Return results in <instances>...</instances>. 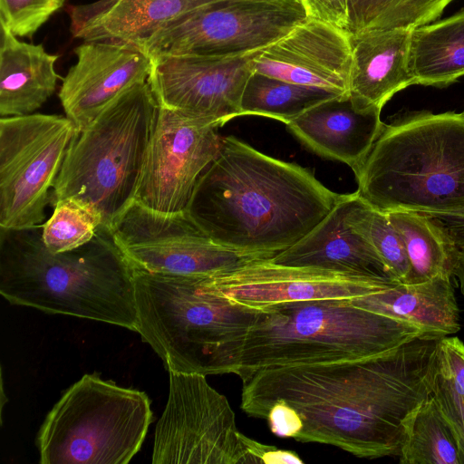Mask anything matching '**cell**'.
<instances>
[{
  "mask_svg": "<svg viewBox=\"0 0 464 464\" xmlns=\"http://www.w3.org/2000/svg\"><path fill=\"white\" fill-rule=\"evenodd\" d=\"M437 342L417 338L367 359L262 369L241 380L240 407L266 419L283 400L303 421L297 441L359 458L399 457L408 419L431 392Z\"/></svg>",
  "mask_w": 464,
  "mask_h": 464,
  "instance_id": "cell-1",
  "label": "cell"
},
{
  "mask_svg": "<svg viewBox=\"0 0 464 464\" xmlns=\"http://www.w3.org/2000/svg\"><path fill=\"white\" fill-rule=\"evenodd\" d=\"M342 195L306 169L227 136L186 210L216 243L274 257L317 226Z\"/></svg>",
  "mask_w": 464,
  "mask_h": 464,
  "instance_id": "cell-2",
  "label": "cell"
},
{
  "mask_svg": "<svg viewBox=\"0 0 464 464\" xmlns=\"http://www.w3.org/2000/svg\"><path fill=\"white\" fill-rule=\"evenodd\" d=\"M42 225L0 227V294L47 314L90 319L137 332L134 266L99 228L87 244L53 253Z\"/></svg>",
  "mask_w": 464,
  "mask_h": 464,
  "instance_id": "cell-3",
  "label": "cell"
},
{
  "mask_svg": "<svg viewBox=\"0 0 464 464\" xmlns=\"http://www.w3.org/2000/svg\"><path fill=\"white\" fill-rule=\"evenodd\" d=\"M353 170L356 192L379 211L464 213V111H419L384 124Z\"/></svg>",
  "mask_w": 464,
  "mask_h": 464,
  "instance_id": "cell-4",
  "label": "cell"
},
{
  "mask_svg": "<svg viewBox=\"0 0 464 464\" xmlns=\"http://www.w3.org/2000/svg\"><path fill=\"white\" fill-rule=\"evenodd\" d=\"M202 276L134 266L137 333L169 372L236 374L245 338L259 310L217 295Z\"/></svg>",
  "mask_w": 464,
  "mask_h": 464,
  "instance_id": "cell-5",
  "label": "cell"
},
{
  "mask_svg": "<svg viewBox=\"0 0 464 464\" xmlns=\"http://www.w3.org/2000/svg\"><path fill=\"white\" fill-rule=\"evenodd\" d=\"M351 300L299 301L258 309L236 374L242 380L266 368L367 359L427 339L415 325L358 307Z\"/></svg>",
  "mask_w": 464,
  "mask_h": 464,
  "instance_id": "cell-6",
  "label": "cell"
},
{
  "mask_svg": "<svg viewBox=\"0 0 464 464\" xmlns=\"http://www.w3.org/2000/svg\"><path fill=\"white\" fill-rule=\"evenodd\" d=\"M159 104L148 82L112 101L72 140L53 186L54 202L95 209L111 233L135 201Z\"/></svg>",
  "mask_w": 464,
  "mask_h": 464,
  "instance_id": "cell-7",
  "label": "cell"
},
{
  "mask_svg": "<svg viewBox=\"0 0 464 464\" xmlns=\"http://www.w3.org/2000/svg\"><path fill=\"white\" fill-rule=\"evenodd\" d=\"M153 414L140 391L84 374L47 414L37 435L41 464H127Z\"/></svg>",
  "mask_w": 464,
  "mask_h": 464,
  "instance_id": "cell-8",
  "label": "cell"
},
{
  "mask_svg": "<svg viewBox=\"0 0 464 464\" xmlns=\"http://www.w3.org/2000/svg\"><path fill=\"white\" fill-rule=\"evenodd\" d=\"M66 116L0 119V227L40 225L68 150L79 134Z\"/></svg>",
  "mask_w": 464,
  "mask_h": 464,
  "instance_id": "cell-9",
  "label": "cell"
},
{
  "mask_svg": "<svg viewBox=\"0 0 464 464\" xmlns=\"http://www.w3.org/2000/svg\"><path fill=\"white\" fill-rule=\"evenodd\" d=\"M300 0H218L140 44L150 58L234 55L262 50L308 19Z\"/></svg>",
  "mask_w": 464,
  "mask_h": 464,
  "instance_id": "cell-10",
  "label": "cell"
},
{
  "mask_svg": "<svg viewBox=\"0 0 464 464\" xmlns=\"http://www.w3.org/2000/svg\"><path fill=\"white\" fill-rule=\"evenodd\" d=\"M169 372V397L156 425L152 463H247L227 398L208 383L206 375Z\"/></svg>",
  "mask_w": 464,
  "mask_h": 464,
  "instance_id": "cell-11",
  "label": "cell"
},
{
  "mask_svg": "<svg viewBox=\"0 0 464 464\" xmlns=\"http://www.w3.org/2000/svg\"><path fill=\"white\" fill-rule=\"evenodd\" d=\"M110 234L135 267L151 273L211 276L255 260L272 258L216 243L186 209L159 212L135 201Z\"/></svg>",
  "mask_w": 464,
  "mask_h": 464,
  "instance_id": "cell-12",
  "label": "cell"
},
{
  "mask_svg": "<svg viewBox=\"0 0 464 464\" xmlns=\"http://www.w3.org/2000/svg\"><path fill=\"white\" fill-rule=\"evenodd\" d=\"M213 121L159 106L135 202L159 212L185 210L222 141Z\"/></svg>",
  "mask_w": 464,
  "mask_h": 464,
  "instance_id": "cell-13",
  "label": "cell"
},
{
  "mask_svg": "<svg viewBox=\"0 0 464 464\" xmlns=\"http://www.w3.org/2000/svg\"><path fill=\"white\" fill-rule=\"evenodd\" d=\"M260 51L154 57L147 82L159 106L222 126L240 116L241 97Z\"/></svg>",
  "mask_w": 464,
  "mask_h": 464,
  "instance_id": "cell-14",
  "label": "cell"
},
{
  "mask_svg": "<svg viewBox=\"0 0 464 464\" xmlns=\"http://www.w3.org/2000/svg\"><path fill=\"white\" fill-rule=\"evenodd\" d=\"M202 278L205 285L217 295L254 309L299 301L351 300L400 283L312 267L281 266L270 258Z\"/></svg>",
  "mask_w": 464,
  "mask_h": 464,
  "instance_id": "cell-15",
  "label": "cell"
},
{
  "mask_svg": "<svg viewBox=\"0 0 464 464\" xmlns=\"http://www.w3.org/2000/svg\"><path fill=\"white\" fill-rule=\"evenodd\" d=\"M59 92L65 116L79 131L118 96L147 82L152 62L140 47L121 42H83Z\"/></svg>",
  "mask_w": 464,
  "mask_h": 464,
  "instance_id": "cell-16",
  "label": "cell"
},
{
  "mask_svg": "<svg viewBox=\"0 0 464 464\" xmlns=\"http://www.w3.org/2000/svg\"><path fill=\"white\" fill-rule=\"evenodd\" d=\"M352 63L350 34L308 18L261 50L254 72L287 82L348 93Z\"/></svg>",
  "mask_w": 464,
  "mask_h": 464,
  "instance_id": "cell-17",
  "label": "cell"
},
{
  "mask_svg": "<svg viewBox=\"0 0 464 464\" xmlns=\"http://www.w3.org/2000/svg\"><path fill=\"white\" fill-rule=\"evenodd\" d=\"M360 199L356 191L343 194L332 211L306 236L270 260L281 266L395 281L373 246L353 224Z\"/></svg>",
  "mask_w": 464,
  "mask_h": 464,
  "instance_id": "cell-18",
  "label": "cell"
},
{
  "mask_svg": "<svg viewBox=\"0 0 464 464\" xmlns=\"http://www.w3.org/2000/svg\"><path fill=\"white\" fill-rule=\"evenodd\" d=\"M381 111L357 106L345 93L313 106L285 125L313 152L353 169L367 156L384 126Z\"/></svg>",
  "mask_w": 464,
  "mask_h": 464,
  "instance_id": "cell-19",
  "label": "cell"
},
{
  "mask_svg": "<svg viewBox=\"0 0 464 464\" xmlns=\"http://www.w3.org/2000/svg\"><path fill=\"white\" fill-rule=\"evenodd\" d=\"M218 0H97L69 5L70 29L83 42L139 46L190 12Z\"/></svg>",
  "mask_w": 464,
  "mask_h": 464,
  "instance_id": "cell-20",
  "label": "cell"
},
{
  "mask_svg": "<svg viewBox=\"0 0 464 464\" xmlns=\"http://www.w3.org/2000/svg\"><path fill=\"white\" fill-rule=\"evenodd\" d=\"M411 33L378 30L351 37L348 94L357 106L382 110L395 93L415 84L409 65Z\"/></svg>",
  "mask_w": 464,
  "mask_h": 464,
  "instance_id": "cell-21",
  "label": "cell"
},
{
  "mask_svg": "<svg viewBox=\"0 0 464 464\" xmlns=\"http://www.w3.org/2000/svg\"><path fill=\"white\" fill-rule=\"evenodd\" d=\"M351 301L358 307L411 324L429 340L450 336L460 329L451 276L420 284L396 283Z\"/></svg>",
  "mask_w": 464,
  "mask_h": 464,
  "instance_id": "cell-22",
  "label": "cell"
},
{
  "mask_svg": "<svg viewBox=\"0 0 464 464\" xmlns=\"http://www.w3.org/2000/svg\"><path fill=\"white\" fill-rule=\"evenodd\" d=\"M57 58L42 44L22 42L1 26V117L28 115L42 107L56 88Z\"/></svg>",
  "mask_w": 464,
  "mask_h": 464,
  "instance_id": "cell-23",
  "label": "cell"
},
{
  "mask_svg": "<svg viewBox=\"0 0 464 464\" xmlns=\"http://www.w3.org/2000/svg\"><path fill=\"white\" fill-rule=\"evenodd\" d=\"M409 65L415 84L443 88L464 76V9L411 30Z\"/></svg>",
  "mask_w": 464,
  "mask_h": 464,
  "instance_id": "cell-24",
  "label": "cell"
},
{
  "mask_svg": "<svg viewBox=\"0 0 464 464\" xmlns=\"http://www.w3.org/2000/svg\"><path fill=\"white\" fill-rule=\"evenodd\" d=\"M386 214L403 241L409 260L410 271L403 284L453 276L458 241L441 219L411 211Z\"/></svg>",
  "mask_w": 464,
  "mask_h": 464,
  "instance_id": "cell-25",
  "label": "cell"
},
{
  "mask_svg": "<svg viewBox=\"0 0 464 464\" xmlns=\"http://www.w3.org/2000/svg\"><path fill=\"white\" fill-rule=\"evenodd\" d=\"M401 464H464V451L452 426L431 395L411 414Z\"/></svg>",
  "mask_w": 464,
  "mask_h": 464,
  "instance_id": "cell-26",
  "label": "cell"
},
{
  "mask_svg": "<svg viewBox=\"0 0 464 464\" xmlns=\"http://www.w3.org/2000/svg\"><path fill=\"white\" fill-rule=\"evenodd\" d=\"M338 95L254 72L241 97L240 116H264L287 124L313 106Z\"/></svg>",
  "mask_w": 464,
  "mask_h": 464,
  "instance_id": "cell-27",
  "label": "cell"
},
{
  "mask_svg": "<svg viewBox=\"0 0 464 464\" xmlns=\"http://www.w3.org/2000/svg\"><path fill=\"white\" fill-rule=\"evenodd\" d=\"M453 0H349L351 37L378 31L413 30L437 21Z\"/></svg>",
  "mask_w": 464,
  "mask_h": 464,
  "instance_id": "cell-28",
  "label": "cell"
},
{
  "mask_svg": "<svg viewBox=\"0 0 464 464\" xmlns=\"http://www.w3.org/2000/svg\"><path fill=\"white\" fill-rule=\"evenodd\" d=\"M430 395L464 451V343L457 336L437 342Z\"/></svg>",
  "mask_w": 464,
  "mask_h": 464,
  "instance_id": "cell-29",
  "label": "cell"
},
{
  "mask_svg": "<svg viewBox=\"0 0 464 464\" xmlns=\"http://www.w3.org/2000/svg\"><path fill=\"white\" fill-rule=\"evenodd\" d=\"M102 224L101 215L92 208L73 198L59 199L42 225V239L53 253L71 251L90 242Z\"/></svg>",
  "mask_w": 464,
  "mask_h": 464,
  "instance_id": "cell-30",
  "label": "cell"
},
{
  "mask_svg": "<svg viewBox=\"0 0 464 464\" xmlns=\"http://www.w3.org/2000/svg\"><path fill=\"white\" fill-rule=\"evenodd\" d=\"M353 224L378 252L392 277L404 283L410 271L409 260L403 241L387 214L372 208L361 198Z\"/></svg>",
  "mask_w": 464,
  "mask_h": 464,
  "instance_id": "cell-31",
  "label": "cell"
},
{
  "mask_svg": "<svg viewBox=\"0 0 464 464\" xmlns=\"http://www.w3.org/2000/svg\"><path fill=\"white\" fill-rule=\"evenodd\" d=\"M63 0H0V24L16 37H31Z\"/></svg>",
  "mask_w": 464,
  "mask_h": 464,
  "instance_id": "cell-32",
  "label": "cell"
},
{
  "mask_svg": "<svg viewBox=\"0 0 464 464\" xmlns=\"http://www.w3.org/2000/svg\"><path fill=\"white\" fill-rule=\"evenodd\" d=\"M309 18L348 33L349 0H300Z\"/></svg>",
  "mask_w": 464,
  "mask_h": 464,
  "instance_id": "cell-33",
  "label": "cell"
},
{
  "mask_svg": "<svg viewBox=\"0 0 464 464\" xmlns=\"http://www.w3.org/2000/svg\"><path fill=\"white\" fill-rule=\"evenodd\" d=\"M266 420L271 432L280 438L295 440L303 428L299 414L283 400H277L270 406Z\"/></svg>",
  "mask_w": 464,
  "mask_h": 464,
  "instance_id": "cell-34",
  "label": "cell"
},
{
  "mask_svg": "<svg viewBox=\"0 0 464 464\" xmlns=\"http://www.w3.org/2000/svg\"><path fill=\"white\" fill-rule=\"evenodd\" d=\"M452 275L458 278L460 292L464 296V238L458 240V252L453 266Z\"/></svg>",
  "mask_w": 464,
  "mask_h": 464,
  "instance_id": "cell-35",
  "label": "cell"
},
{
  "mask_svg": "<svg viewBox=\"0 0 464 464\" xmlns=\"http://www.w3.org/2000/svg\"><path fill=\"white\" fill-rule=\"evenodd\" d=\"M441 220L447 225L457 241L464 238V213Z\"/></svg>",
  "mask_w": 464,
  "mask_h": 464,
  "instance_id": "cell-36",
  "label": "cell"
}]
</instances>
